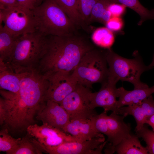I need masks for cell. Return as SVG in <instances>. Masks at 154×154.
Returning a JSON list of instances; mask_svg holds the SVG:
<instances>
[{"mask_svg": "<svg viewBox=\"0 0 154 154\" xmlns=\"http://www.w3.org/2000/svg\"><path fill=\"white\" fill-rule=\"evenodd\" d=\"M90 88L78 82L75 89L60 104L68 114L70 120L91 119L97 114L90 108Z\"/></svg>", "mask_w": 154, "mask_h": 154, "instance_id": "cell-10", "label": "cell"}, {"mask_svg": "<svg viewBox=\"0 0 154 154\" xmlns=\"http://www.w3.org/2000/svg\"><path fill=\"white\" fill-rule=\"evenodd\" d=\"M17 38L0 25V62L5 64L10 62L16 45Z\"/></svg>", "mask_w": 154, "mask_h": 154, "instance_id": "cell-22", "label": "cell"}, {"mask_svg": "<svg viewBox=\"0 0 154 154\" xmlns=\"http://www.w3.org/2000/svg\"><path fill=\"white\" fill-rule=\"evenodd\" d=\"M107 49L95 47L86 52L72 72L78 82L88 88L108 80L109 75Z\"/></svg>", "mask_w": 154, "mask_h": 154, "instance_id": "cell-5", "label": "cell"}, {"mask_svg": "<svg viewBox=\"0 0 154 154\" xmlns=\"http://www.w3.org/2000/svg\"><path fill=\"white\" fill-rule=\"evenodd\" d=\"M138 138L136 135L131 133L113 147L112 153L116 152L118 154H148L146 147L142 145Z\"/></svg>", "mask_w": 154, "mask_h": 154, "instance_id": "cell-21", "label": "cell"}, {"mask_svg": "<svg viewBox=\"0 0 154 154\" xmlns=\"http://www.w3.org/2000/svg\"><path fill=\"white\" fill-rule=\"evenodd\" d=\"M95 46L77 33L64 37L47 36L45 50L36 68L44 76L53 73L72 72L84 55Z\"/></svg>", "mask_w": 154, "mask_h": 154, "instance_id": "cell-1", "label": "cell"}, {"mask_svg": "<svg viewBox=\"0 0 154 154\" xmlns=\"http://www.w3.org/2000/svg\"><path fill=\"white\" fill-rule=\"evenodd\" d=\"M104 110L100 114H97L92 119L96 131L106 135L107 143L105 146L106 154H112L113 147L119 144L125 137L130 134L131 126L125 123V116L114 112L109 115Z\"/></svg>", "mask_w": 154, "mask_h": 154, "instance_id": "cell-7", "label": "cell"}, {"mask_svg": "<svg viewBox=\"0 0 154 154\" xmlns=\"http://www.w3.org/2000/svg\"><path fill=\"white\" fill-rule=\"evenodd\" d=\"M20 6L17 0H0V9H5Z\"/></svg>", "mask_w": 154, "mask_h": 154, "instance_id": "cell-32", "label": "cell"}, {"mask_svg": "<svg viewBox=\"0 0 154 154\" xmlns=\"http://www.w3.org/2000/svg\"><path fill=\"white\" fill-rule=\"evenodd\" d=\"M35 118L46 124L62 129L70 122L69 116L58 103L47 100Z\"/></svg>", "mask_w": 154, "mask_h": 154, "instance_id": "cell-15", "label": "cell"}, {"mask_svg": "<svg viewBox=\"0 0 154 154\" xmlns=\"http://www.w3.org/2000/svg\"><path fill=\"white\" fill-rule=\"evenodd\" d=\"M115 3H117V0H99L92 9L89 24L97 22L106 25L112 17L111 14L108 10V7L111 4Z\"/></svg>", "mask_w": 154, "mask_h": 154, "instance_id": "cell-23", "label": "cell"}, {"mask_svg": "<svg viewBox=\"0 0 154 154\" xmlns=\"http://www.w3.org/2000/svg\"><path fill=\"white\" fill-rule=\"evenodd\" d=\"M151 69H152L154 66V54L153 55L152 61L151 63L148 66Z\"/></svg>", "mask_w": 154, "mask_h": 154, "instance_id": "cell-36", "label": "cell"}, {"mask_svg": "<svg viewBox=\"0 0 154 154\" xmlns=\"http://www.w3.org/2000/svg\"><path fill=\"white\" fill-rule=\"evenodd\" d=\"M146 123L149 125L154 131V114L151 116L147 120Z\"/></svg>", "mask_w": 154, "mask_h": 154, "instance_id": "cell-35", "label": "cell"}, {"mask_svg": "<svg viewBox=\"0 0 154 154\" xmlns=\"http://www.w3.org/2000/svg\"><path fill=\"white\" fill-rule=\"evenodd\" d=\"M26 131L29 136L45 146H54L77 141L74 137L63 130L46 124H32L27 127Z\"/></svg>", "mask_w": 154, "mask_h": 154, "instance_id": "cell-13", "label": "cell"}, {"mask_svg": "<svg viewBox=\"0 0 154 154\" xmlns=\"http://www.w3.org/2000/svg\"><path fill=\"white\" fill-rule=\"evenodd\" d=\"M92 39L98 46L106 49L110 48L114 41V37L111 31L106 27L97 29L93 33Z\"/></svg>", "mask_w": 154, "mask_h": 154, "instance_id": "cell-25", "label": "cell"}, {"mask_svg": "<svg viewBox=\"0 0 154 154\" xmlns=\"http://www.w3.org/2000/svg\"><path fill=\"white\" fill-rule=\"evenodd\" d=\"M136 134L139 137L142 138L145 142L148 154H154V131L144 125L140 130L136 132Z\"/></svg>", "mask_w": 154, "mask_h": 154, "instance_id": "cell-28", "label": "cell"}, {"mask_svg": "<svg viewBox=\"0 0 154 154\" xmlns=\"http://www.w3.org/2000/svg\"><path fill=\"white\" fill-rule=\"evenodd\" d=\"M37 31L46 36H70L78 29L54 0H44L32 10Z\"/></svg>", "mask_w": 154, "mask_h": 154, "instance_id": "cell-2", "label": "cell"}, {"mask_svg": "<svg viewBox=\"0 0 154 154\" xmlns=\"http://www.w3.org/2000/svg\"><path fill=\"white\" fill-rule=\"evenodd\" d=\"M19 5L26 9L33 10L36 7V0H17Z\"/></svg>", "mask_w": 154, "mask_h": 154, "instance_id": "cell-33", "label": "cell"}, {"mask_svg": "<svg viewBox=\"0 0 154 154\" xmlns=\"http://www.w3.org/2000/svg\"><path fill=\"white\" fill-rule=\"evenodd\" d=\"M7 129L3 128L0 131V151L11 153L15 148L21 138H15L9 133Z\"/></svg>", "mask_w": 154, "mask_h": 154, "instance_id": "cell-27", "label": "cell"}, {"mask_svg": "<svg viewBox=\"0 0 154 154\" xmlns=\"http://www.w3.org/2000/svg\"><path fill=\"white\" fill-rule=\"evenodd\" d=\"M65 12L77 29L87 32L91 29L83 20L79 9L77 0H54Z\"/></svg>", "mask_w": 154, "mask_h": 154, "instance_id": "cell-20", "label": "cell"}, {"mask_svg": "<svg viewBox=\"0 0 154 154\" xmlns=\"http://www.w3.org/2000/svg\"><path fill=\"white\" fill-rule=\"evenodd\" d=\"M99 0H77L79 9L82 18L89 26V20L92 9Z\"/></svg>", "mask_w": 154, "mask_h": 154, "instance_id": "cell-29", "label": "cell"}, {"mask_svg": "<svg viewBox=\"0 0 154 154\" xmlns=\"http://www.w3.org/2000/svg\"><path fill=\"white\" fill-rule=\"evenodd\" d=\"M7 110L6 120L3 125L9 131H26L27 127L35 124V118L19 94L1 89Z\"/></svg>", "mask_w": 154, "mask_h": 154, "instance_id": "cell-8", "label": "cell"}, {"mask_svg": "<svg viewBox=\"0 0 154 154\" xmlns=\"http://www.w3.org/2000/svg\"><path fill=\"white\" fill-rule=\"evenodd\" d=\"M133 58H124L114 52L111 48L107 49V60L108 66V79L117 82L119 80L132 84L134 88L148 86L142 82L140 76L144 72L151 69L143 63L137 50L133 53Z\"/></svg>", "mask_w": 154, "mask_h": 154, "instance_id": "cell-4", "label": "cell"}, {"mask_svg": "<svg viewBox=\"0 0 154 154\" xmlns=\"http://www.w3.org/2000/svg\"><path fill=\"white\" fill-rule=\"evenodd\" d=\"M154 93V86L149 87L134 88L127 90L121 87L117 89V97L116 106L117 108L125 106H130L140 103Z\"/></svg>", "mask_w": 154, "mask_h": 154, "instance_id": "cell-18", "label": "cell"}, {"mask_svg": "<svg viewBox=\"0 0 154 154\" xmlns=\"http://www.w3.org/2000/svg\"><path fill=\"white\" fill-rule=\"evenodd\" d=\"M47 36L37 31L17 38L16 45L8 66L17 73L36 69L43 54Z\"/></svg>", "mask_w": 154, "mask_h": 154, "instance_id": "cell-3", "label": "cell"}, {"mask_svg": "<svg viewBox=\"0 0 154 154\" xmlns=\"http://www.w3.org/2000/svg\"><path fill=\"white\" fill-rule=\"evenodd\" d=\"M123 22L120 17H112L107 22L106 25L107 28L111 31H118L122 28Z\"/></svg>", "mask_w": 154, "mask_h": 154, "instance_id": "cell-31", "label": "cell"}, {"mask_svg": "<svg viewBox=\"0 0 154 154\" xmlns=\"http://www.w3.org/2000/svg\"><path fill=\"white\" fill-rule=\"evenodd\" d=\"M104 135L82 142L74 141L54 146H46L37 143L43 152L50 154H101L107 141Z\"/></svg>", "mask_w": 154, "mask_h": 154, "instance_id": "cell-11", "label": "cell"}, {"mask_svg": "<svg viewBox=\"0 0 154 154\" xmlns=\"http://www.w3.org/2000/svg\"><path fill=\"white\" fill-rule=\"evenodd\" d=\"M0 24L15 38L37 31L32 10L21 6L0 9Z\"/></svg>", "mask_w": 154, "mask_h": 154, "instance_id": "cell-9", "label": "cell"}, {"mask_svg": "<svg viewBox=\"0 0 154 154\" xmlns=\"http://www.w3.org/2000/svg\"><path fill=\"white\" fill-rule=\"evenodd\" d=\"M27 135L21 138L10 154H42V151L32 137Z\"/></svg>", "mask_w": 154, "mask_h": 154, "instance_id": "cell-26", "label": "cell"}, {"mask_svg": "<svg viewBox=\"0 0 154 154\" xmlns=\"http://www.w3.org/2000/svg\"><path fill=\"white\" fill-rule=\"evenodd\" d=\"M117 2L132 9L139 15L140 21L138 25L147 20H154V9L149 10L144 7L138 0H117Z\"/></svg>", "mask_w": 154, "mask_h": 154, "instance_id": "cell-24", "label": "cell"}, {"mask_svg": "<svg viewBox=\"0 0 154 154\" xmlns=\"http://www.w3.org/2000/svg\"><path fill=\"white\" fill-rule=\"evenodd\" d=\"M23 73L16 72L7 65L0 62L1 89L19 94L20 83Z\"/></svg>", "mask_w": 154, "mask_h": 154, "instance_id": "cell-19", "label": "cell"}, {"mask_svg": "<svg viewBox=\"0 0 154 154\" xmlns=\"http://www.w3.org/2000/svg\"><path fill=\"white\" fill-rule=\"evenodd\" d=\"M44 0H36V7L40 4Z\"/></svg>", "mask_w": 154, "mask_h": 154, "instance_id": "cell-37", "label": "cell"}, {"mask_svg": "<svg viewBox=\"0 0 154 154\" xmlns=\"http://www.w3.org/2000/svg\"><path fill=\"white\" fill-rule=\"evenodd\" d=\"M48 85L47 79L36 69L22 74L19 95L35 118L46 102Z\"/></svg>", "mask_w": 154, "mask_h": 154, "instance_id": "cell-6", "label": "cell"}, {"mask_svg": "<svg viewBox=\"0 0 154 154\" xmlns=\"http://www.w3.org/2000/svg\"><path fill=\"white\" fill-rule=\"evenodd\" d=\"M126 7L123 4L115 3L110 4L108 7V10L112 17H120L125 13Z\"/></svg>", "mask_w": 154, "mask_h": 154, "instance_id": "cell-30", "label": "cell"}, {"mask_svg": "<svg viewBox=\"0 0 154 154\" xmlns=\"http://www.w3.org/2000/svg\"><path fill=\"white\" fill-rule=\"evenodd\" d=\"M62 130L72 135L77 141L79 142L104 135L96 131L91 119L71 120Z\"/></svg>", "mask_w": 154, "mask_h": 154, "instance_id": "cell-17", "label": "cell"}, {"mask_svg": "<svg viewBox=\"0 0 154 154\" xmlns=\"http://www.w3.org/2000/svg\"><path fill=\"white\" fill-rule=\"evenodd\" d=\"M117 83L108 79L101 84V87L98 91L91 92L90 97V108L94 110L96 107H102L105 111H111L119 114V108L116 106V98H117L116 87Z\"/></svg>", "mask_w": 154, "mask_h": 154, "instance_id": "cell-14", "label": "cell"}, {"mask_svg": "<svg viewBox=\"0 0 154 154\" xmlns=\"http://www.w3.org/2000/svg\"><path fill=\"white\" fill-rule=\"evenodd\" d=\"M6 117V109L2 97L0 98V124L2 125L4 124Z\"/></svg>", "mask_w": 154, "mask_h": 154, "instance_id": "cell-34", "label": "cell"}, {"mask_svg": "<svg viewBox=\"0 0 154 154\" xmlns=\"http://www.w3.org/2000/svg\"><path fill=\"white\" fill-rule=\"evenodd\" d=\"M44 76L48 84L46 101L50 100L59 104L75 89L78 82L72 72H58Z\"/></svg>", "mask_w": 154, "mask_h": 154, "instance_id": "cell-12", "label": "cell"}, {"mask_svg": "<svg viewBox=\"0 0 154 154\" xmlns=\"http://www.w3.org/2000/svg\"><path fill=\"white\" fill-rule=\"evenodd\" d=\"M119 115L125 117L133 116L136 123L135 130H140L144 126L147 119L154 114V100L151 95L137 104L122 107L119 108Z\"/></svg>", "mask_w": 154, "mask_h": 154, "instance_id": "cell-16", "label": "cell"}]
</instances>
